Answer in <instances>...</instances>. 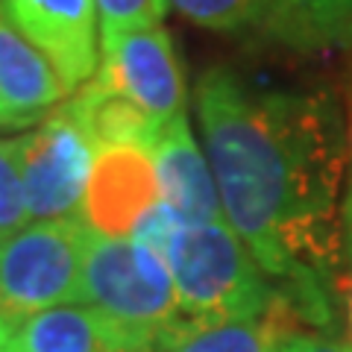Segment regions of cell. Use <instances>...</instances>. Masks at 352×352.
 Wrapping results in <instances>:
<instances>
[{"label": "cell", "instance_id": "21", "mask_svg": "<svg viewBox=\"0 0 352 352\" xmlns=\"http://www.w3.org/2000/svg\"><path fill=\"white\" fill-rule=\"evenodd\" d=\"M344 296H346V323H349V349H352V267L344 282Z\"/></svg>", "mask_w": 352, "mask_h": 352}, {"label": "cell", "instance_id": "13", "mask_svg": "<svg viewBox=\"0 0 352 352\" xmlns=\"http://www.w3.org/2000/svg\"><path fill=\"white\" fill-rule=\"evenodd\" d=\"M15 352H120V346L94 308L56 305L18 317Z\"/></svg>", "mask_w": 352, "mask_h": 352}, {"label": "cell", "instance_id": "15", "mask_svg": "<svg viewBox=\"0 0 352 352\" xmlns=\"http://www.w3.org/2000/svg\"><path fill=\"white\" fill-rule=\"evenodd\" d=\"M191 24L214 32H244L264 24L270 0H168Z\"/></svg>", "mask_w": 352, "mask_h": 352}, {"label": "cell", "instance_id": "18", "mask_svg": "<svg viewBox=\"0 0 352 352\" xmlns=\"http://www.w3.org/2000/svg\"><path fill=\"white\" fill-rule=\"evenodd\" d=\"M279 352H352V349L340 346V344H335V340H329V338H320V335L294 332V335L282 344Z\"/></svg>", "mask_w": 352, "mask_h": 352}, {"label": "cell", "instance_id": "8", "mask_svg": "<svg viewBox=\"0 0 352 352\" xmlns=\"http://www.w3.org/2000/svg\"><path fill=\"white\" fill-rule=\"evenodd\" d=\"M162 206L156 170L144 147L97 150L82 200V220L94 232L132 238Z\"/></svg>", "mask_w": 352, "mask_h": 352}, {"label": "cell", "instance_id": "5", "mask_svg": "<svg viewBox=\"0 0 352 352\" xmlns=\"http://www.w3.org/2000/svg\"><path fill=\"white\" fill-rule=\"evenodd\" d=\"M88 82L135 103L159 126L179 118L185 106L182 71L162 24L100 36V65Z\"/></svg>", "mask_w": 352, "mask_h": 352}, {"label": "cell", "instance_id": "7", "mask_svg": "<svg viewBox=\"0 0 352 352\" xmlns=\"http://www.w3.org/2000/svg\"><path fill=\"white\" fill-rule=\"evenodd\" d=\"M0 9L59 74L65 91H76L97 74V3L94 0H0Z\"/></svg>", "mask_w": 352, "mask_h": 352}, {"label": "cell", "instance_id": "9", "mask_svg": "<svg viewBox=\"0 0 352 352\" xmlns=\"http://www.w3.org/2000/svg\"><path fill=\"white\" fill-rule=\"evenodd\" d=\"M150 162L156 170L159 194L176 223H214L223 217L214 173L197 147L188 118L179 115L159 129L150 144Z\"/></svg>", "mask_w": 352, "mask_h": 352}, {"label": "cell", "instance_id": "11", "mask_svg": "<svg viewBox=\"0 0 352 352\" xmlns=\"http://www.w3.org/2000/svg\"><path fill=\"white\" fill-rule=\"evenodd\" d=\"M65 94L68 91L53 65L9 24L0 9V97L6 109V126L32 124Z\"/></svg>", "mask_w": 352, "mask_h": 352}, {"label": "cell", "instance_id": "16", "mask_svg": "<svg viewBox=\"0 0 352 352\" xmlns=\"http://www.w3.org/2000/svg\"><path fill=\"white\" fill-rule=\"evenodd\" d=\"M24 191V135L0 138V241L30 223Z\"/></svg>", "mask_w": 352, "mask_h": 352}, {"label": "cell", "instance_id": "2", "mask_svg": "<svg viewBox=\"0 0 352 352\" xmlns=\"http://www.w3.org/2000/svg\"><path fill=\"white\" fill-rule=\"evenodd\" d=\"M82 302L106 320L120 352H150L179 314L176 288L162 250L138 238H112L88 226Z\"/></svg>", "mask_w": 352, "mask_h": 352}, {"label": "cell", "instance_id": "14", "mask_svg": "<svg viewBox=\"0 0 352 352\" xmlns=\"http://www.w3.org/2000/svg\"><path fill=\"white\" fill-rule=\"evenodd\" d=\"M65 109L76 118V124L85 129V135L91 138V144L97 150H103V147L150 150L153 138L162 129L135 103H129L112 91H103L94 82H85V88Z\"/></svg>", "mask_w": 352, "mask_h": 352}, {"label": "cell", "instance_id": "10", "mask_svg": "<svg viewBox=\"0 0 352 352\" xmlns=\"http://www.w3.org/2000/svg\"><path fill=\"white\" fill-rule=\"evenodd\" d=\"M294 335V317L282 300L250 320H194L179 317L159 332L150 352H279Z\"/></svg>", "mask_w": 352, "mask_h": 352}, {"label": "cell", "instance_id": "20", "mask_svg": "<svg viewBox=\"0 0 352 352\" xmlns=\"http://www.w3.org/2000/svg\"><path fill=\"white\" fill-rule=\"evenodd\" d=\"M349 244H352V179H349V191L344 203V247Z\"/></svg>", "mask_w": 352, "mask_h": 352}, {"label": "cell", "instance_id": "17", "mask_svg": "<svg viewBox=\"0 0 352 352\" xmlns=\"http://www.w3.org/2000/svg\"><path fill=\"white\" fill-rule=\"evenodd\" d=\"M100 18V36L156 27L168 15V0H94Z\"/></svg>", "mask_w": 352, "mask_h": 352}, {"label": "cell", "instance_id": "22", "mask_svg": "<svg viewBox=\"0 0 352 352\" xmlns=\"http://www.w3.org/2000/svg\"><path fill=\"white\" fill-rule=\"evenodd\" d=\"M6 126V109H3V97H0V129Z\"/></svg>", "mask_w": 352, "mask_h": 352}, {"label": "cell", "instance_id": "12", "mask_svg": "<svg viewBox=\"0 0 352 352\" xmlns=\"http://www.w3.org/2000/svg\"><path fill=\"white\" fill-rule=\"evenodd\" d=\"M261 30L300 53L349 47L352 0H270Z\"/></svg>", "mask_w": 352, "mask_h": 352}, {"label": "cell", "instance_id": "4", "mask_svg": "<svg viewBox=\"0 0 352 352\" xmlns=\"http://www.w3.org/2000/svg\"><path fill=\"white\" fill-rule=\"evenodd\" d=\"M82 217L36 220L0 241V311L27 317L82 302Z\"/></svg>", "mask_w": 352, "mask_h": 352}, {"label": "cell", "instance_id": "1", "mask_svg": "<svg viewBox=\"0 0 352 352\" xmlns=\"http://www.w3.org/2000/svg\"><path fill=\"white\" fill-rule=\"evenodd\" d=\"M226 223L270 276L311 282L344 256L352 132L326 94L252 91L226 68L197 82Z\"/></svg>", "mask_w": 352, "mask_h": 352}, {"label": "cell", "instance_id": "19", "mask_svg": "<svg viewBox=\"0 0 352 352\" xmlns=\"http://www.w3.org/2000/svg\"><path fill=\"white\" fill-rule=\"evenodd\" d=\"M15 329L18 317L0 311V352H15Z\"/></svg>", "mask_w": 352, "mask_h": 352}, {"label": "cell", "instance_id": "6", "mask_svg": "<svg viewBox=\"0 0 352 352\" xmlns=\"http://www.w3.org/2000/svg\"><path fill=\"white\" fill-rule=\"evenodd\" d=\"M97 147L62 109L24 135V191L32 220L76 217L91 179Z\"/></svg>", "mask_w": 352, "mask_h": 352}, {"label": "cell", "instance_id": "3", "mask_svg": "<svg viewBox=\"0 0 352 352\" xmlns=\"http://www.w3.org/2000/svg\"><path fill=\"white\" fill-rule=\"evenodd\" d=\"M179 314L194 320H250L276 305L261 264L226 220L173 223L162 250Z\"/></svg>", "mask_w": 352, "mask_h": 352}]
</instances>
